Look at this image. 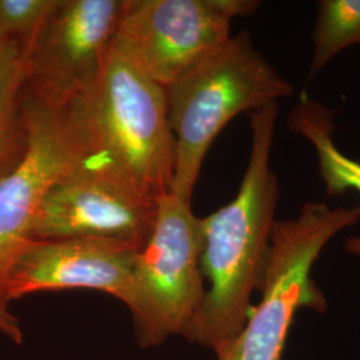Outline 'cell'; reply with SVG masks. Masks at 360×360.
<instances>
[{"label":"cell","instance_id":"obj_7","mask_svg":"<svg viewBox=\"0 0 360 360\" xmlns=\"http://www.w3.org/2000/svg\"><path fill=\"white\" fill-rule=\"evenodd\" d=\"M27 150L0 181V278L31 242L39 207L52 187L94 154L83 104L51 107L23 89Z\"/></svg>","mask_w":360,"mask_h":360},{"label":"cell","instance_id":"obj_3","mask_svg":"<svg viewBox=\"0 0 360 360\" xmlns=\"http://www.w3.org/2000/svg\"><path fill=\"white\" fill-rule=\"evenodd\" d=\"M94 154L143 196L171 193L175 142L166 89L112 46L103 74L82 102Z\"/></svg>","mask_w":360,"mask_h":360},{"label":"cell","instance_id":"obj_1","mask_svg":"<svg viewBox=\"0 0 360 360\" xmlns=\"http://www.w3.org/2000/svg\"><path fill=\"white\" fill-rule=\"evenodd\" d=\"M278 115V103L250 112L251 151L239 190L230 203L200 218V264L208 288L184 338L217 356L245 328L251 295L262 284L281 198L279 180L270 166Z\"/></svg>","mask_w":360,"mask_h":360},{"label":"cell","instance_id":"obj_15","mask_svg":"<svg viewBox=\"0 0 360 360\" xmlns=\"http://www.w3.org/2000/svg\"><path fill=\"white\" fill-rule=\"evenodd\" d=\"M0 334L4 335L16 345H20L23 342V331L20 327V323L8 309V304L1 300V297H0Z\"/></svg>","mask_w":360,"mask_h":360},{"label":"cell","instance_id":"obj_11","mask_svg":"<svg viewBox=\"0 0 360 360\" xmlns=\"http://www.w3.org/2000/svg\"><path fill=\"white\" fill-rule=\"evenodd\" d=\"M288 126L314 147L327 195L360 193V162L342 153L336 146L334 112L327 105L303 94L290 114ZM345 250L360 259V236L347 239Z\"/></svg>","mask_w":360,"mask_h":360},{"label":"cell","instance_id":"obj_12","mask_svg":"<svg viewBox=\"0 0 360 360\" xmlns=\"http://www.w3.org/2000/svg\"><path fill=\"white\" fill-rule=\"evenodd\" d=\"M23 52L0 47V181L19 165L27 150L23 119L26 65Z\"/></svg>","mask_w":360,"mask_h":360},{"label":"cell","instance_id":"obj_9","mask_svg":"<svg viewBox=\"0 0 360 360\" xmlns=\"http://www.w3.org/2000/svg\"><path fill=\"white\" fill-rule=\"evenodd\" d=\"M158 200L87 158L59 180L39 207L31 240L99 239L139 252L154 230Z\"/></svg>","mask_w":360,"mask_h":360},{"label":"cell","instance_id":"obj_14","mask_svg":"<svg viewBox=\"0 0 360 360\" xmlns=\"http://www.w3.org/2000/svg\"><path fill=\"white\" fill-rule=\"evenodd\" d=\"M59 0H0V47L27 55Z\"/></svg>","mask_w":360,"mask_h":360},{"label":"cell","instance_id":"obj_8","mask_svg":"<svg viewBox=\"0 0 360 360\" xmlns=\"http://www.w3.org/2000/svg\"><path fill=\"white\" fill-rule=\"evenodd\" d=\"M124 4L59 0L27 52V94L51 107L86 101L103 74Z\"/></svg>","mask_w":360,"mask_h":360},{"label":"cell","instance_id":"obj_2","mask_svg":"<svg viewBox=\"0 0 360 360\" xmlns=\"http://www.w3.org/2000/svg\"><path fill=\"white\" fill-rule=\"evenodd\" d=\"M294 94L292 84L257 51L247 32L229 39L166 89L175 142L171 193L191 202L203 162L221 129Z\"/></svg>","mask_w":360,"mask_h":360},{"label":"cell","instance_id":"obj_6","mask_svg":"<svg viewBox=\"0 0 360 360\" xmlns=\"http://www.w3.org/2000/svg\"><path fill=\"white\" fill-rule=\"evenodd\" d=\"M257 0H126L114 46L159 86L203 62L231 38L235 18Z\"/></svg>","mask_w":360,"mask_h":360},{"label":"cell","instance_id":"obj_10","mask_svg":"<svg viewBox=\"0 0 360 360\" xmlns=\"http://www.w3.org/2000/svg\"><path fill=\"white\" fill-rule=\"evenodd\" d=\"M136 251L99 239L31 240L0 278L7 304L43 291L87 288L115 296L129 306Z\"/></svg>","mask_w":360,"mask_h":360},{"label":"cell","instance_id":"obj_4","mask_svg":"<svg viewBox=\"0 0 360 360\" xmlns=\"http://www.w3.org/2000/svg\"><path fill=\"white\" fill-rule=\"evenodd\" d=\"M360 221V205L307 202L295 218L276 220L262 278V299L251 309L240 335L218 360H282L297 309L324 311L327 302L311 278L324 247Z\"/></svg>","mask_w":360,"mask_h":360},{"label":"cell","instance_id":"obj_5","mask_svg":"<svg viewBox=\"0 0 360 360\" xmlns=\"http://www.w3.org/2000/svg\"><path fill=\"white\" fill-rule=\"evenodd\" d=\"M203 235L191 202L167 193L158 200L154 230L136 252L127 306L142 347L187 334L206 295Z\"/></svg>","mask_w":360,"mask_h":360},{"label":"cell","instance_id":"obj_13","mask_svg":"<svg viewBox=\"0 0 360 360\" xmlns=\"http://www.w3.org/2000/svg\"><path fill=\"white\" fill-rule=\"evenodd\" d=\"M312 41L309 80L316 77L339 52L360 44V0L319 1Z\"/></svg>","mask_w":360,"mask_h":360}]
</instances>
